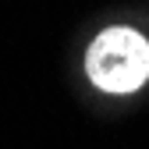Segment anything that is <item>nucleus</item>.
I'll list each match as a JSON object with an SVG mask.
<instances>
[{
    "mask_svg": "<svg viewBox=\"0 0 149 149\" xmlns=\"http://www.w3.org/2000/svg\"><path fill=\"white\" fill-rule=\"evenodd\" d=\"M85 71L103 92H135L149 78V43L135 29H107L89 46Z\"/></svg>",
    "mask_w": 149,
    "mask_h": 149,
    "instance_id": "obj_1",
    "label": "nucleus"
}]
</instances>
